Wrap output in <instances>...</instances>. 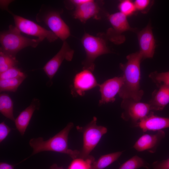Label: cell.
I'll return each mask as SVG.
<instances>
[{"label": "cell", "instance_id": "1", "mask_svg": "<svg viewBox=\"0 0 169 169\" xmlns=\"http://www.w3.org/2000/svg\"><path fill=\"white\" fill-rule=\"evenodd\" d=\"M126 59L127 61L126 63L120 64L123 72L124 84L118 94L123 99L139 102L144 94L140 85V63L142 56L139 51L128 55Z\"/></svg>", "mask_w": 169, "mask_h": 169}, {"label": "cell", "instance_id": "2", "mask_svg": "<svg viewBox=\"0 0 169 169\" xmlns=\"http://www.w3.org/2000/svg\"><path fill=\"white\" fill-rule=\"evenodd\" d=\"M73 126V122L69 123L63 129L46 141L42 137L31 139L29 141L33 149L31 156L42 151H52L67 154L73 159L78 158L79 150L71 149L68 146L69 134Z\"/></svg>", "mask_w": 169, "mask_h": 169}, {"label": "cell", "instance_id": "3", "mask_svg": "<svg viewBox=\"0 0 169 169\" xmlns=\"http://www.w3.org/2000/svg\"><path fill=\"white\" fill-rule=\"evenodd\" d=\"M43 40L25 37L15 26L10 25L8 30L0 33V51L16 57L22 49L28 47L35 48Z\"/></svg>", "mask_w": 169, "mask_h": 169}, {"label": "cell", "instance_id": "4", "mask_svg": "<svg viewBox=\"0 0 169 169\" xmlns=\"http://www.w3.org/2000/svg\"><path fill=\"white\" fill-rule=\"evenodd\" d=\"M97 118L94 116L92 120L84 126H77L76 128L83 136V145L79 150L78 158L86 159L99 142L102 136L107 131V128L96 124Z\"/></svg>", "mask_w": 169, "mask_h": 169}, {"label": "cell", "instance_id": "5", "mask_svg": "<svg viewBox=\"0 0 169 169\" xmlns=\"http://www.w3.org/2000/svg\"><path fill=\"white\" fill-rule=\"evenodd\" d=\"M38 22L44 23L57 37L63 41L70 36L69 28L61 17L59 12L43 5L36 16Z\"/></svg>", "mask_w": 169, "mask_h": 169}, {"label": "cell", "instance_id": "6", "mask_svg": "<svg viewBox=\"0 0 169 169\" xmlns=\"http://www.w3.org/2000/svg\"><path fill=\"white\" fill-rule=\"evenodd\" d=\"M81 42L86 54V59L83 63V69H88L92 72L95 69L96 59L109 53V49L104 39L88 33L84 34Z\"/></svg>", "mask_w": 169, "mask_h": 169}, {"label": "cell", "instance_id": "7", "mask_svg": "<svg viewBox=\"0 0 169 169\" xmlns=\"http://www.w3.org/2000/svg\"><path fill=\"white\" fill-rule=\"evenodd\" d=\"M12 14L15 26L21 32L43 40L46 39L50 42H54L58 38L51 30H47L30 20Z\"/></svg>", "mask_w": 169, "mask_h": 169}, {"label": "cell", "instance_id": "8", "mask_svg": "<svg viewBox=\"0 0 169 169\" xmlns=\"http://www.w3.org/2000/svg\"><path fill=\"white\" fill-rule=\"evenodd\" d=\"M121 106L124 110L121 118L125 121L131 120L135 127H137L140 121L146 117L151 110L148 103L128 99L123 100Z\"/></svg>", "mask_w": 169, "mask_h": 169}, {"label": "cell", "instance_id": "9", "mask_svg": "<svg viewBox=\"0 0 169 169\" xmlns=\"http://www.w3.org/2000/svg\"><path fill=\"white\" fill-rule=\"evenodd\" d=\"M99 85L92 72L84 69L75 76L71 87V94L74 97L83 96L86 91L99 86Z\"/></svg>", "mask_w": 169, "mask_h": 169}, {"label": "cell", "instance_id": "10", "mask_svg": "<svg viewBox=\"0 0 169 169\" xmlns=\"http://www.w3.org/2000/svg\"><path fill=\"white\" fill-rule=\"evenodd\" d=\"M74 51L65 41H63L62 47L55 55L48 61L43 69L51 81L60 66L64 60L71 61L73 58Z\"/></svg>", "mask_w": 169, "mask_h": 169}, {"label": "cell", "instance_id": "11", "mask_svg": "<svg viewBox=\"0 0 169 169\" xmlns=\"http://www.w3.org/2000/svg\"><path fill=\"white\" fill-rule=\"evenodd\" d=\"M124 84L122 76L116 77L108 79L100 84L101 99L99 105H101L105 103L113 102L115 96L118 94Z\"/></svg>", "mask_w": 169, "mask_h": 169}, {"label": "cell", "instance_id": "12", "mask_svg": "<svg viewBox=\"0 0 169 169\" xmlns=\"http://www.w3.org/2000/svg\"><path fill=\"white\" fill-rule=\"evenodd\" d=\"M139 52L143 59L152 58L156 47L155 40L152 28L149 24L138 34Z\"/></svg>", "mask_w": 169, "mask_h": 169}, {"label": "cell", "instance_id": "13", "mask_svg": "<svg viewBox=\"0 0 169 169\" xmlns=\"http://www.w3.org/2000/svg\"><path fill=\"white\" fill-rule=\"evenodd\" d=\"M165 136V132L162 130L158 131L154 134H144L138 139L133 147L138 151H147L151 153H154Z\"/></svg>", "mask_w": 169, "mask_h": 169}, {"label": "cell", "instance_id": "14", "mask_svg": "<svg viewBox=\"0 0 169 169\" xmlns=\"http://www.w3.org/2000/svg\"><path fill=\"white\" fill-rule=\"evenodd\" d=\"M137 127H139L143 132L161 130L169 127V118L159 116L151 112L140 121Z\"/></svg>", "mask_w": 169, "mask_h": 169}, {"label": "cell", "instance_id": "15", "mask_svg": "<svg viewBox=\"0 0 169 169\" xmlns=\"http://www.w3.org/2000/svg\"><path fill=\"white\" fill-rule=\"evenodd\" d=\"M40 106L39 100L34 98L29 105L21 112L15 119L14 122L15 126L22 136L24 135L34 112L38 110Z\"/></svg>", "mask_w": 169, "mask_h": 169}, {"label": "cell", "instance_id": "16", "mask_svg": "<svg viewBox=\"0 0 169 169\" xmlns=\"http://www.w3.org/2000/svg\"><path fill=\"white\" fill-rule=\"evenodd\" d=\"M159 89L153 92L149 102L151 110H162L169 103V87L164 84L158 86Z\"/></svg>", "mask_w": 169, "mask_h": 169}, {"label": "cell", "instance_id": "17", "mask_svg": "<svg viewBox=\"0 0 169 169\" xmlns=\"http://www.w3.org/2000/svg\"><path fill=\"white\" fill-rule=\"evenodd\" d=\"M74 13V18L82 22H85L98 13L99 8L97 4L92 0L76 6Z\"/></svg>", "mask_w": 169, "mask_h": 169}, {"label": "cell", "instance_id": "18", "mask_svg": "<svg viewBox=\"0 0 169 169\" xmlns=\"http://www.w3.org/2000/svg\"><path fill=\"white\" fill-rule=\"evenodd\" d=\"M127 17L120 12L108 16V19L113 28V29H110L108 33H112L115 34L114 38H117L116 34L119 37L118 34H120L125 31L132 30V29L129 25Z\"/></svg>", "mask_w": 169, "mask_h": 169}, {"label": "cell", "instance_id": "19", "mask_svg": "<svg viewBox=\"0 0 169 169\" xmlns=\"http://www.w3.org/2000/svg\"><path fill=\"white\" fill-rule=\"evenodd\" d=\"M123 152L118 151L101 156L93 163L91 169H104L117 161Z\"/></svg>", "mask_w": 169, "mask_h": 169}, {"label": "cell", "instance_id": "20", "mask_svg": "<svg viewBox=\"0 0 169 169\" xmlns=\"http://www.w3.org/2000/svg\"><path fill=\"white\" fill-rule=\"evenodd\" d=\"M13 101L7 94H1L0 95V112L5 117L14 121L13 113Z\"/></svg>", "mask_w": 169, "mask_h": 169}, {"label": "cell", "instance_id": "21", "mask_svg": "<svg viewBox=\"0 0 169 169\" xmlns=\"http://www.w3.org/2000/svg\"><path fill=\"white\" fill-rule=\"evenodd\" d=\"M26 76L13 79L0 80V92L4 91L16 92Z\"/></svg>", "mask_w": 169, "mask_h": 169}, {"label": "cell", "instance_id": "22", "mask_svg": "<svg viewBox=\"0 0 169 169\" xmlns=\"http://www.w3.org/2000/svg\"><path fill=\"white\" fill-rule=\"evenodd\" d=\"M141 167L148 169L150 165L143 159L135 155L124 162L118 169H138Z\"/></svg>", "mask_w": 169, "mask_h": 169}, {"label": "cell", "instance_id": "23", "mask_svg": "<svg viewBox=\"0 0 169 169\" xmlns=\"http://www.w3.org/2000/svg\"><path fill=\"white\" fill-rule=\"evenodd\" d=\"M18 64L16 57L0 51V74L17 67Z\"/></svg>", "mask_w": 169, "mask_h": 169}, {"label": "cell", "instance_id": "24", "mask_svg": "<svg viewBox=\"0 0 169 169\" xmlns=\"http://www.w3.org/2000/svg\"><path fill=\"white\" fill-rule=\"evenodd\" d=\"M95 158L90 156L86 159L77 158L73 159L68 169H91Z\"/></svg>", "mask_w": 169, "mask_h": 169}, {"label": "cell", "instance_id": "25", "mask_svg": "<svg viewBox=\"0 0 169 169\" xmlns=\"http://www.w3.org/2000/svg\"><path fill=\"white\" fill-rule=\"evenodd\" d=\"M149 76L158 86L164 84L169 87V71L160 73L154 72Z\"/></svg>", "mask_w": 169, "mask_h": 169}, {"label": "cell", "instance_id": "26", "mask_svg": "<svg viewBox=\"0 0 169 169\" xmlns=\"http://www.w3.org/2000/svg\"><path fill=\"white\" fill-rule=\"evenodd\" d=\"M120 12L126 17L132 15L136 10L134 2L130 0L121 1L118 5Z\"/></svg>", "mask_w": 169, "mask_h": 169}, {"label": "cell", "instance_id": "27", "mask_svg": "<svg viewBox=\"0 0 169 169\" xmlns=\"http://www.w3.org/2000/svg\"><path fill=\"white\" fill-rule=\"evenodd\" d=\"M26 76L17 67L11 68L0 74V80L13 79Z\"/></svg>", "mask_w": 169, "mask_h": 169}, {"label": "cell", "instance_id": "28", "mask_svg": "<svg viewBox=\"0 0 169 169\" xmlns=\"http://www.w3.org/2000/svg\"><path fill=\"white\" fill-rule=\"evenodd\" d=\"M12 129L3 121L0 123V142L1 143L7 136Z\"/></svg>", "mask_w": 169, "mask_h": 169}, {"label": "cell", "instance_id": "29", "mask_svg": "<svg viewBox=\"0 0 169 169\" xmlns=\"http://www.w3.org/2000/svg\"><path fill=\"white\" fill-rule=\"evenodd\" d=\"M150 1L149 0H136L134 2L136 10L144 11L150 5Z\"/></svg>", "mask_w": 169, "mask_h": 169}, {"label": "cell", "instance_id": "30", "mask_svg": "<svg viewBox=\"0 0 169 169\" xmlns=\"http://www.w3.org/2000/svg\"><path fill=\"white\" fill-rule=\"evenodd\" d=\"M153 169H169V158L161 161H156L152 163Z\"/></svg>", "mask_w": 169, "mask_h": 169}, {"label": "cell", "instance_id": "31", "mask_svg": "<svg viewBox=\"0 0 169 169\" xmlns=\"http://www.w3.org/2000/svg\"><path fill=\"white\" fill-rule=\"evenodd\" d=\"M0 169H14V166L5 162H1Z\"/></svg>", "mask_w": 169, "mask_h": 169}, {"label": "cell", "instance_id": "32", "mask_svg": "<svg viewBox=\"0 0 169 169\" xmlns=\"http://www.w3.org/2000/svg\"><path fill=\"white\" fill-rule=\"evenodd\" d=\"M49 169H65L62 167L58 166L57 164H54L52 165Z\"/></svg>", "mask_w": 169, "mask_h": 169}]
</instances>
